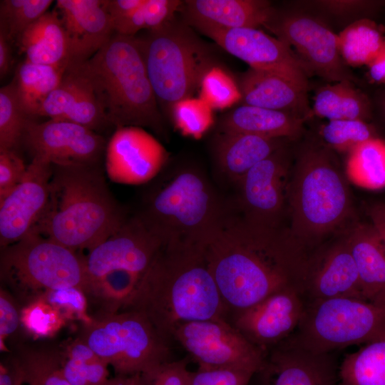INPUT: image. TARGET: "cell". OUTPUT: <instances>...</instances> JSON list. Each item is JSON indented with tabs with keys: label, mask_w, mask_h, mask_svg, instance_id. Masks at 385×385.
<instances>
[{
	"label": "cell",
	"mask_w": 385,
	"mask_h": 385,
	"mask_svg": "<svg viewBox=\"0 0 385 385\" xmlns=\"http://www.w3.org/2000/svg\"><path fill=\"white\" fill-rule=\"evenodd\" d=\"M201 248L229 317L284 289L304 294L314 250L289 230L252 222L231 207Z\"/></svg>",
	"instance_id": "6da1fadb"
},
{
	"label": "cell",
	"mask_w": 385,
	"mask_h": 385,
	"mask_svg": "<svg viewBox=\"0 0 385 385\" xmlns=\"http://www.w3.org/2000/svg\"><path fill=\"white\" fill-rule=\"evenodd\" d=\"M122 309L143 314L170 342L173 332L183 323L229 318L202 248L197 246H164Z\"/></svg>",
	"instance_id": "7a4b0ae2"
},
{
	"label": "cell",
	"mask_w": 385,
	"mask_h": 385,
	"mask_svg": "<svg viewBox=\"0 0 385 385\" xmlns=\"http://www.w3.org/2000/svg\"><path fill=\"white\" fill-rule=\"evenodd\" d=\"M137 213L165 246L201 247L231 210L197 163L169 161Z\"/></svg>",
	"instance_id": "3957f363"
},
{
	"label": "cell",
	"mask_w": 385,
	"mask_h": 385,
	"mask_svg": "<svg viewBox=\"0 0 385 385\" xmlns=\"http://www.w3.org/2000/svg\"><path fill=\"white\" fill-rule=\"evenodd\" d=\"M127 217L99 165H52L48 203L33 232L76 252L89 251Z\"/></svg>",
	"instance_id": "277c9868"
},
{
	"label": "cell",
	"mask_w": 385,
	"mask_h": 385,
	"mask_svg": "<svg viewBox=\"0 0 385 385\" xmlns=\"http://www.w3.org/2000/svg\"><path fill=\"white\" fill-rule=\"evenodd\" d=\"M76 66L91 84L111 125L148 127L163 134V116L135 36L114 33Z\"/></svg>",
	"instance_id": "5b68a950"
},
{
	"label": "cell",
	"mask_w": 385,
	"mask_h": 385,
	"mask_svg": "<svg viewBox=\"0 0 385 385\" xmlns=\"http://www.w3.org/2000/svg\"><path fill=\"white\" fill-rule=\"evenodd\" d=\"M287 205L291 234L312 250L349 220L350 190L328 148L309 146L299 153L289 178Z\"/></svg>",
	"instance_id": "8992f818"
},
{
	"label": "cell",
	"mask_w": 385,
	"mask_h": 385,
	"mask_svg": "<svg viewBox=\"0 0 385 385\" xmlns=\"http://www.w3.org/2000/svg\"><path fill=\"white\" fill-rule=\"evenodd\" d=\"M135 37L158 105L168 115L176 103L192 98L217 66L214 48L175 17Z\"/></svg>",
	"instance_id": "52a82bcc"
},
{
	"label": "cell",
	"mask_w": 385,
	"mask_h": 385,
	"mask_svg": "<svg viewBox=\"0 0 385 385\" xmlns=\"http://www.w3.org/2000/svg\"><path fill=\"white\" fill-rule=\"evenodd\" d=\"M384 335L385 303L338 297L307 300L297 328L282 342L315 353H329Z\"/></svg>",
	"instance_id": "ba28073f"
},
{
	"label": "cell",
	"mask_w": 385,
	"mask_h": 385,
	"mask_svg": "<svg viewBox=\"0 0 385 385\" xmlns=\"http://www.w3.org/2000/svg\"><path fill=\"white\" fill-rule=\"evenodd\" d=\"M81 339L117 375L145 374L172 360L170 342L141 312H105L83 324Z\"/></svg>",
	"instance_id": "9c48e42d"
},
{
	"label": "cell",
	"mask_w": 385,
	"mask_h": 385,
	"mask_svg": "<svg viewBox=\"0 0 385 385\" xmlns=\"http://www.w3.org/2000/svg\"><path fill=\"white\" fill-rule=\"evenodd\" d=\"M0 273L1 279L24 292L74 287L86 293L88 287L84 257L36 232L1 248Z\"/></svg>",
	"instance_id": "30bf717a"
},
{
	"label": "cell",
	"mask_w": 385,
	"mask_h": 385,
	"mask_svg": "<svg viewBox=\"0 0 385 385\" xmlns=\"http://www.w3.org/2000/svg\"><path fill=\"white\" fill-rule=\"evenodd\" d=\"M263 26L294 51L311 75L330 83L356 80L341 56L338 34L318 15L297 7L274 8Z\"/></svg>",
	"instance_id": "8fae6325"
},
{
	"label": "cell",
	"mask_w": 385,
	"mask_h": 385,
	"mask_svg": "<svg viewBox=\"0 0 385 385\" xmlns=\"http://www.w3.org/2000/svg\"><path fill=\"white\" fill-rule=\"evenodd\" d=\"M171 340L178 343L198 367H235L256 372L265 354L225 319L183 323L174 330Z\"/></svg>",
	"instance_id": "7c38bea8"
},
{
	"label": "cell",
	"mask_w": 385,
	"mask_h": 385,
	"mask_svg": "<svg viewBox=\"0 0 385 385\" xmlns=\"http://www.w3.org/2000/svg\"><path fill=\"white\" fill-rule=\"evenodd\" d=\"M164 246L138 215L128 216L109 237L84 256L87 290L91 284L113 270L143 277Z\"/></svg>",
	"instance_id": "4fadbf2b"
},
{
	"label": "cell",
	"mask_w": 385,
	"mask_h": 385,
	"mask_svg": "<svg viewBox=\"0 0 385 385\" xmlns=\"http://www.w3.org/2000/svg\"><path fill=\"white\" fill-rule=\"evenodd\" d=\"M288 158L284 147L253 166L235 189V212L245 219L265 226L280 227L288 205L289 183Z\"/></svg>",
	"instance_id": "5bb4252c"
},
{
	"label": "cell",
	"mask_w": 385,
	"mask_h": 385,
	"mask_svg": "<svg viewBox=\"0 0 385 385\" xmlns=\"http://www.w3.org/2000/svg\"><path fill=\"white\" fill-rule=\"evenodd\" d=\"M107 143L98 133L64 120L37 123L30 119L21 145L33 158L52 165H99Z\"/></svg>",
	"instance_id": "9a60e30c"
},
{
	"label": "cell",
	"mask_w": 385,
	"mask_h": 385,
	"mask_svg": "<svg viewBox=\"0 0 385 385\" xmlns=\"http://www.w3.org/2000/svg\"><path fill=\"white\" fill-rule=\"evenodd\" d=\"M197 30L250 68L281 74L308 90L312 75L294 51L276 37L252 28Z\"/></svg>",
	"instance_id": "2e32d148"
},
{
	"label": "cell",
	"mask_w": 385,
	"mask_h": 385,
	"mask_svg": "<svg viewBox=\"0 0 385 385\" xmlns=\"http://www.w3.org/2000/svg\"><path fill=\"white\" fill-rule=\"evenodd\" d=\"M104 154L108 178L124 185H143L153 180L169 161L164 146L137 126L115 128Z\"/></svg>",
	"instance_id": "e0dca14e"
},
{
	"label": "cell",
	"mask_w": 385,
	"mask_h": 385,
	"mask_svg": "<svg viewBox=\"0 0 385 385\" xmlns=\"http://www.w3.org/2000/svg\"><path fill=\"white\" fill-rule=\"evenodd\" d=\"M306 303L301 291L284 289L230 314L228 321L249 342L266 352L296 330Z\"/></svg>",
	"instance_id": "ac0fdd59"
},
{
	"label": "cell",
	"mask_w": 385,
	"mask_h": 385,
	"mask_svg": "<svg viewBox=\"0 0 385 385\" xmlns=\"http://www.w3.org/2000/svg\"><path fill=\"white\" fill-rule=\"evenodd\" d=\"M52 165L33 158L21 182L0 199V245L14 244L34 232L49 200Z\"/></svg>",
	"instance_id": "d6986e66"
},
{
	"label": "cell",
	"mask_w": 385,
	"mask_h": 385,
	"mask_svg": "<svg viewBox=\"0 0 385 385\" xmlns=\"http://www.w3.org/2000/svg\"><path fill=\"white\" fill-rule=\"evenodd\" d=\"M335 351L315 353L283 342L265 352L252 385H339Z\"/></svg>",
	"instance_id": "ffe728a7"
},
{
	"label": "cell",
	"mask_w": 385,
	"mask_h": 385,
	"mask_svg": "<svg viewBox=\"0 0 385 385\" xmlns=\"http://www.w3.org/2000/svg\"><path fill=\"white\" fill-rule=\"evenodd\" d=\"M57 11L68 40V66L91 58L115 33L106 0H58Z\"/></svg>",
	"instance_id": "44dd1931"
},
{
	"label": "cell",
	"mask_w": 385,
	"mask_h": 385,
	"mask_svg": "<svg viewBox=\"0 0 385 385\" xmlns=\"http://www.w3.org/2000/svg\"><path fill=\"white\" fill-rule=\"evenodd\" d=\"M304 295L307 300L338 297L366 300L345 235L313 251Z\"/></svg>",
	"instance_id": "7402d4cb"
},
{
	"label": "cell",
	"mask_w": 385,
	"mask_h": 385,
	"mask_svg": "<svg viewBox=\"0 0 385 385\" xmlns=\"http://www.w3.org/2000/svg\"><path fill=\"white\" fill-rule=\"evenodd\" d=\"M36 116L74 123L97 133L110 125L91 84L76 66H68Z\"/></svg>",
	"instance_id": "603a6c76"
},
{
	"label": "cell",
	"mask_w": 385,
	"mask_h": 385,
	"mask_svg": "<svg viewBox=\"0 0 385 385\" xmlns=\"http://www.w3.org/2000/svg\"><path fill=\"white\" fill-rule=\"evenodd\" d=\"M237 84L242 104L292 113L305 120L314 115L308 90L281 74L250 67Z\"/></svg>",
	"instance_id": "cb8c5ba5"
},
{
	"label": "cell",
	"mask_w": 385,
	"mask_h": 385,
	"mask_svg": "<svg viewBox=\"0 0 385 385\" xmlns=\"http://www.w3.org/2000/svg\"><path fill=\"white\" fill-rule=\"evenodd\" d=\"M274 7L265 0H188L180 11L183 21L199 29H258L264 26Z\"/></svg>",
	"instance_id": "d4e9b609"
},
{
	"label": "cell",
	"mask_w": 385,
	"mask_h": 385,
	"mask_svg": "<svg viewBox=\"0 0 385 385\" xmlns=\"http://www.w3.org/2000/svg\"><path fill=\"white\" fill-rule=\"evenodd\" d=\"M282 140L245 133H217L212 145L217 175L222 182L236 188L253 166L283 146Z\"/></svg>",
	"instance_id": "484cf974"
},
{
	"label": "cell",
	"mask_w": 385,
	"mask_h": 385,
	"mask_svg": "<svg viewBox=\"0 0 385 385\" xmlns=\"http://www.w3.org/2000/svg\"><path fill=\"white\" fill-rule=\"evenodd\" d=\"M364 299L385 303V245L370 223H356L345 235Z\"/></svg>",
	"instance_id": "4316f807"
},
{
	"label": "cell",
	"mask_w": 385,
	"mask_h": 385,
	"mask_svg": "<svg viewBox=\"0 0 385 385\" xmlns=\"http://www.w3.org/2000/svg\"><path fill=\"white\" fill-rule=\"evenodd\" d=\"M304 121L292 113L241 104L221 118L217 133L291 138L302 133Z\"/></svg>",
	"instance_id": "83f0119b"
},
{
	"label": "cell",
	"mask_w": 385,
	"mask_h": 385,
	"mask_svg": "<svg viewBox=\"0 0 385 385\" xmlns=\"http://www.w3.org/2000/svg\"><path fill=\"white\" fill-rule=\"evenodd\" d=\"M17 45L31 63L67 68L69 53L62 21L54 9L47 11L19 37Z\"/></svg>",
	"instance_id": "f1b7e54d"
},
{
	"label": "cell",
	"mask_w": 385,
	"mask_h": 385,
	"mask_svg": "<svg viewBox=\"0 0 385 385\" xmlns=\"http://www.w3.org/2000/svg\"><path fill=\"white\" fill-rule=\"evenodd\" d=\"M312 111L313 115L328 120L352 119L368 122L372 118L374 105L354 82L344 80L319 88Z\"/></svg>",
	"instance_id": "f546056e"
},
{
	"label": "cell",
	"mask_w": 385,
	"mask_h": 385,
	"mask_svg": "<svg viewBox=\"0 0 385 385\" xmlns=\"http://www.w3.org/2000/svg\"><path fill=\"white\" fill-rule=\"evenodd\" d=\"M66 69L26 60L19 65L14 81L21 106L29 117L37 115L45 100L59 85Z\"/></svg>",
	"instance_id": "4dcf8cb0"
},
{
	"label": "cell",
	"mask_w": 385,
	"mask_h": 385,
	"mask_svg": "<svg viewBox=\"0 0 385 385\" xmlns=\"http://www.w3.org/2000/svg\"><path fill=\"white\" fill-rule=\"evenodd\" d=\"M339 379V385H385V335L345 354Z\"/></svg>",
	"instance_id": "1f68e13d"
},
{
	"label": "cell",
	"mask_w": 385,
	"mask_h": 385,
	"mask_svg": "<svg viewBox=\"0 0 385 385\" xmlns=\"http://www.w3.org/2000/svg\"><path fill=\"white\" fill-rule=\"evenodd\" d=\"M384 42L381 26L371 19L358 20L338 34L339 52L349 67L367 66L379 54Z\"/></svg>",
	"instance_id": "d6a6232c"
},
{
	"label": "cell",
	"mask_w": 385,
	"mask_h": 385,
	"mask_svg": "<svg viewBox=\"0 0 385 385\" xmlns=\"http://www.w3.org/2000/svg\"><path fill=\"white\" fill-rule=\"evenodd\" d=\"M345 172L358 187L373 190L385 188V139L371 138L351 150Z\"/></svg>",
	"instance_id": "836d02e7"
},
{
	"label": "cell",
	"mask_w": 385,
	"mask_h": 385,
	"mask_svg": "<svg viewBox=\"0 0 385 385\" xmlns=\"http://www.w3.org/2000/svg\"><path fill=\"white\" fill-rule=\"evenodd\" d=\"M62 363L64 376L71 385H103L108 378V364L81 339L68 348Z\"/></svg>",
	"instance_id": "e575fe53"
},
{
	"label": "cell",
	"mask_w": 385,
	"mask_h": 385,
	"mask_svg": "<svg viewBox=\"0 0 385 385\" xmlns=\"http://www.w3.org/2000/svg\"><path fill=\"white\" fill-rule=\"evenodd\" d=\"M183 4L179 0H144L128 17L114 25L115 33L135 36L142 30L158 29L173 19Z\"/></svg>",
	"instance_id": "d590c367"
},
{
	"label": "cell",
	"mask_w": 385,
	"mask_h": 385,
	"mask_svg": "<svg viewBox=\"0 0 385 385\" xmlns=\"http://www.w3.org/2000/svg\"><path fill=\"white\" fill-rule=\"evenodd\" d=\"M31 118L23 111L13 81L0 89V150H16L21 145Z\"/></svg>",
	"instance_id": "8d00e7d4"
},
{
	"label": "cell",
	"mask_w": 385,
	"mask_h": 385,
	"mask_svg": "<svg viewBox=\"0 0 385 385\" xmlns=\"http://www.w3.org/2000/svg\"><path fill=\"white\" fill-rule=\"evenodd\" d=\"M384 4L372 0H317L297 2L300 8L323 19H330L342 24H349L363 19H371ZM345 26V27H346Z\"/></svg>",
	"instance_id": "74e56055"
},
{
	"label": "cell",
	"mask_w": 385,
	"mask_h": 385,
	"mask_svg": "<svg viewBox=\"0 0 385 385\" xmlns=\"http://www.w3.org/2000/svg\"><path fill=\"white\" fill-rule=\"evenodd\" d=\"M51 0H1L0 31L14 43L21 34L47 11Z\"/></svg>",
	"instance_id": "f35d334b"
},
{
	"label": "cell",
	"mask_w": 385,
	"mask_h": 385,
	"mask_svg": "<svg viewBox=\"0 0 385 385\" xmlns=\"http://www.w3.org/2000/svg\"><path fill=\"white\" fill-rule=\"evenodd\" d=\"M319 133L328 148L348 154L361 143L377 137L369 122L352 119L329 120L321 127Z\"/></svg>",
	"instance_id": "ab89813d"
},
{
	"label": "cell",
	"mask_w": 385,
	"mask_h": 385,
	"mask_svg": "<svg viewBox=\"0 0 385 385\" xmlns=\"http://www.w3.org/2000/svg\"><path fill=\"white\" fill-rule=\"evenodd\" d=\"M212 109L200 98H188L176 103L169 116L183 135L198 139L214 123Z\"/></svg>",
	"instance_id": "60d3db41"
},
{
	"label": "cell",
	"mask_w": 385,
	"mask_h": 385,
	"mask_svg": "<svg viewBox=\"0 0 385 385\" xmlns=\"http://www.w3.org/2000/svg\"><path fill=\"white\" fill-rule=\"evenodd\" d=\"M200 98L212 108L223 109L241 101L237 83L218 66L211 68L203 76Z\"/></svg>",
	"instance_id": "b9f144b4"
},
{
	"label": "cell",
	"mask_w": 385,
	"mask_h": 385,
	"mask_svg": "<svg viewBox=\"0 0 385 385\" xmlns=\"http://www.w3.org/2000/svg\"><path fill=\"white\" fill-rule=\"evenodd\" d=\"M63 319L59 310L43 296L30 303L21 313V322L26 329L39 337L56 332L63 324Z\"/></svg>",
	"instance_id": "7bdbcfd3"
},
{
	"label": "cell",
	"mask_w": 385,
	"mask_h": 385,
	"mask_svg": "<svg viewBox=\"0 0 385 385\" xmlns=\"http://www.w3.org/2000/svg\"><path fill=\"white\" fill-rule=\"evenodd\" d=\"M21 362L26 376L40 385H71L63 375L60 360L53 354L31 353Z\"/></svg>",
	"instance_id": "ee69618b"
},
{
	"label": "cell",
	"mask_w": 385,
	"mask_h": 385,
	"mask_svg": "<svg viewBox=\"0 0 385 385\" xmlns=\"http://www.w3.org/2000/svg\"><path fill=\"white\" fill-rule=\"evenodd\" d=\"M255 371L235 367H198L191 371V385H250Z\"/></svg>",
	"instance_id": "f6af8a7d"
},
{
	"label": "cell",
	"mask_w": 385,
	"mask_h": 385,
	"mask_svg": "<svg viewBox=\"0 0 385 385\" xmlns=\"http://www.w3.org/2000/svg\"><path fill=\"white\" fill-rule=\"evenodd\" d=\"M85 294L83 290L73 287L47 292L43 294V296L61 313L63 311L66 315L71 317L75 316L82 320L83 324H87L90 323L93 318L87 314Z\"/></svg>",
	"instance_id": "bcb514c9"
},
{
	"label": "cell",
	"mask_w": 385,
	"mask_h": 385,
	"mask_svg": "<svg viewBox=\"0 0 385 385\" xmlns=\"http://www.w3.org/2000/svg\"><path fill=\"white\" fill-rule=\"evenodd\" d=\"M188 363L187 358L170 360L142 376L148 385H191Z\"/></svg>",
	"instance_id": "7dc6e473"
},
{
	"label": "cell",
	"mask_w": 385,
	"mask_h": 385,
	"mask_svg": "<svg viewBox=\"0 0 385 385\" xmlns=\"http://www.w3.org/2000/svg\"><path fill=\"white\" fill-rule=\"evenodd\" d=\"M27 167L16 150H0V199L21 182Z\"/></svg>",
	"instance_id": "c3c4849f"
},
{
	"label": "cell",
	"mask_w": 385,
	"mask_h": 385,
	"mask_svg": "<svg viewBox=\"0 0 385 385\" xmlns=\"http://www.w3.org/2000/svg\"><path fill=\"white\" fill-rule=\"evenodd\" d=\"M21 322V313L14 302L4 290L0 292V341L12 334L18 328Z\"/></svg>",
	"instance_id": "681fc988"
},
{
	"label": "cell",
	"mask_w": 385,
	"mask_h": 385,
	"mask_svg": "<svg viewBox=\"0 0 385 385\" xmlns=\"http://www.w3.org/2000/svg\"><path fill=\"white\" fill-rule=\"evenodd\" d=\"M26 381V372L21 361L8 365L1 364L0 385H23Z\"/></svg>",
	"instance_id": "f907efd6"
},
{
	"label": "cell",
	"mask_w": 385,
	"mask_h": 385,
	"mask_svg": "<svg viewBox=\"0 0 385 385\" xmlns=\"http://www.w3.org/2000/svg\"><path fill=\"white\" fill-rule=\"evenodd\" d=\"M369 80L376 84H385V42L376 57L366 66Z\"/></svg>",
	"instance_id": "816d5d0a"
},
{
	"label": "cell",
	"mask_w": 385,
	"mask_h": 385,
	"mask_svg": "<svg viewBox=\"0 0 385 385\" xmlns=\"http://www.w3.org/2000/svg\"><path fill=\"white\" fill-rule=\"evenodd\" d=\"M14 43L0 31V76L4 77L12 66Z\"/></svg>",
	"instance_id": "f5cc1de1"
},
{
	"label": "cell",
	"mask_w": 385,
	"mask_h": 385,
	"mask_svg": "<svg viewBox=\"0 0 385 385\" xmlns=\"http://www.w3.org/2000/svg\"><path fill=\"white\" fill-rule=\"evenodd\" d=\"M371 224L380 235L385 245V203H376L367 210Z\"/></svg>",
	"instance_id": "db71d44e"
},
{
	"label": "cell",
	"mask_w": 385,
	"mask_h": 385,
	"mask_svg": "<svg viewBox=\"0 0 385 385\" xmlns=\"http://www.w3.org/2000/svg\"><path fill=\"white\" fill-rule=\"evenodd\" d=\"M103 385H148L142 374L117 375L109 378Z\"/></svg>",
	"instance_id": "11a10c76"
},
{
	"label": "cell",
	"mask_w": 385,
	"mask_h": 385,
	"mask_svg": "<svg viewBox=\"0 0 385 385\" xmlns=\"http://www.w3.org/2000/svg\"><path fill=\"white\" fill-rule=\"evenodd\" d=\"M376 103L378 111L385 121V90H383L378 94Z\"/></svg>",
	"instance_id": "9f6ffc18"
}]
</instances>
